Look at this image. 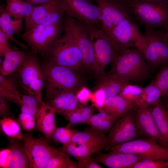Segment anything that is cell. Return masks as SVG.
<instances>
[{
    "mask_svg": "<svg viewBox=\"0 0 168 168\" xmlns=\"http://www.w3.org/2000/svg\"><path fill=\"white\" fill-rule=\"evenodd\" d=\"M112 64L109 75L126 83H142L150 76L143 54L136 48H130L119 54Z\"/></svg>",
    "mask_w": 168,
    "mask_h": 168,
    "instance_id": "6da1fadb",
    "label": "cell"
},
{
    "mask_svg": "<svg viewBox=\"0 0 168 168\" xmlns=\"http://www.w3.org/2000/svg\"><path fill=\"white\" fill-rule=\"evenodd\" d=\"M134 18L130 15L122 19L106 35L114 47L121 54L131 48L143 54L147 47L146 41L140 32Z\"/></svg>",
    "mask_w": 168,
    "mask_h": 168,
    "instance_id": "7a4b0ae2",
    "label": "cell"
},
{
    "mask_svg": "<svg viewBox=\"0 0 168 168\" xmlns=\"http://www.w3.org/2000/svg\"><path fill=\"white\" fill-rule=\"evenodd\" d=\"M42 70L46 96L61 90L77 92L82 86V80L78 72L69 68L46 60Z\"/></svg>",
    "mask_w": 168,
    "mask_h": 168,
    "instance_id": "3957f363",
    "label": "cell"
},
{
    "mask_svg": "<svg viewBox=\"0 0 168 168\" xmlns=\"http://www.w3.org/2000/svg\"><path fill=\"white\" fill-rule=\"evenodd\" d=\"M168 2L135 0L126 3L133 16L144 28L168 27Z\"/></svg>",
    "mask_w": 168,
    "mask_h": 168,
    "instance_id": "277c9868",
    "label": "cell"
},
{
    "mask_svg": "<svg viewBox=\"0 0 168 168\" xmlns=\"http://www.w3.org/2000/svg\"><path fill=\"white\" fill-rule=\"evenodd\" d=\"M44 57L46 60L78 72H82L85 68L79 49L64 27L61 35Z\"/></svg>",
    "mask_w": 168,
    "mask_h": 168,
    "instance_id": "5b68a950",
    "label": "cell"
},
{
    "mask_svg": "<svg viewBox=\"0 0 168 168\" xmlns=\"http://www.w3.org/2000/svg\"><path fill=\"white\" fill-rule=\"evenodd\" d=\"M63 24L79 49L85 68L99 75L94 48L84 23L64 14Z\"/></svg>",
    "mask_w": 168,
    "mask_h": 168,
    "instance_id": "8992f818",
    "label": "cell"
},
{
    "mask_svg": "<svg viewBox=\"0 0 168 168\" xmlns=\"http://www.w3.org/2000/svg\"><path fill=\"white\" fill-rule=\"evenodd\" d=\"M63 30V22L38 25L27 30L21 37L30 48L32 52L44 56L61 36Z\"/></svg>",
    "mask_w": 168,
    "mask_h": 168,
    "instance_id": "52a82bcc",
    "label": "cell"
},
{
    "mask_svg": "<svg viewBox=\"0 0 168 168\" xmlns=\"http://www.w3.org/2000/svg\"><path fill=\"white\" fill-rule=\"evenodd\" d=\"M147 47L143 56L148 68L168 65V39L165 32L144 28Z\"/></svg>",
    "mask_w": 168,
    "mask_h": 168,
    "instance_id": "ba28073f",
    "label": "cell"
},
{
    "mask_svg": "<svg viewBox=\"0 0 168 168\" xmlns=\"http://www.w3.org/2000/svg\"><path fill=\"white\" fill-rule=\"evenodd\" d=\"M109 152H122L139 155L145 158L168 161V148L151 138L135 139L104 149Z\"/></svg>",
    "mask_w": 168,
    "mask_h": 168,
    "instance_id": "9c48e42d",
    "label": "cell"
},
{
    "mask_svg": "<svg viewBox=\"0 0 168 168\" xmlns=\"http://www.w3.org/2000/svg\"><path fill=\"white\" fill-rule=\"evenodd\" d=\"M92 43L101 77L105 68L112 64L119 54L104 32L95 25L85 23Z\"/></svg>",
    "mask_w": 168,
    "mask_h": 168,
    "instance_id": "30bf717a",
    "label": "cell"
},
{
    "mask_svg": "<svg viewBox=\"0 0 168 168\" xmlns=\"http://www.w3.org/2000/svg\"><path fill=\"white\" fill-rule=\"evenodd\" d=\"M22 139L30 168H46L50 159L62 151L49 145L47 140L42 138L27 135L23 136Z\"/></svg>",
    "mask_w": 168,
    "mask_h": 168,
    "instance_id": "8fae6325",
    "label": "cell"
},
{
    "mask_svg": "<svg viewBox=\"0 0 168 168\" xmlns=\"http://www.w3.org/2000/svg\"><path fill=\"white\" fill-rule=\"evenodd\" d=\"M67 16L100 29V12L94 0H59Z\"/></svg>",
    "mask_w": 168,
    "mask_h": 168,
    "instance_id": "7c38bea8",
    "label": "cell"
},
{
    "mask_svg": "<svg viewBox=\"0 0 168 168\" xmlns=\"http://www.w3.org/2000/svg\"><path fill=\"white\" fill-rule=\"evenodd\" d=\"M100 12V29L107 35L123 19L131 14L122 0H94Z\"/></svg>",
    "mask_w": 168,
    "mask_h": 168,
    "instance_id": "4fadbf2b",
    "label": "cell"
},
{
    "mask_svg": "<svg viewBox=\"0 0 168 168\" xmlns=\"http://www.w3.org/2000/svg\"><path fill=\"white\" fill-rule=\"evenodd\" d=\"M64 12L59 0L49 1L33 7L31 14L25 21L27 30L40 25L62 23Z\"/></svg>",
    "mask_w": 168,
    "mask_h": 168,
    "instance_id": "5bb4252c",
    "label": "cell"
},
{
    "mask_svg": "<svg viewBox=\"0 0 168 168\" xmlns=\"http://www.w3.org/2000/svg\"><path fill=\"white\" fill-rule=\"evenodd\" d=\"M132 109L119 117L111 127L107 136L108 145L106 147L136 139L140 133Z\"/></svg>",
    "mask_w": 168,
    "mask_h": 168,
    "instance_id": "9a60e30c",
    "label": "cell"
},
{
    "mask_svg": "<svg viewBox=\"0 0 168 168\" xmlns=\"http://www.w3.org/2000/svg\"><path fill=\"white\" fill-rule=\"evenodd\" d=\"M76 91L61 90L47 97L46 103L55 111V113L63 116L68 120L79 106Z\"/></svg>",
    "mask_w": 168,
    "mask_h": 168,
    "instance_id": "2e32d148",
    "label": "cell"
},
{
    "mask_svg": "<svg viewBox=\"0 0 168 168\" xmlns=\"http://www.w3.org/2000/svg\"><path fill=\"white\" fill-rule=\"evenodd\" d=\"M135 114V120L140 133L167 148L156 125L149 107L138 108Z\"/></svg>",
    "mask_w": 168,
    "mask_h": 168,
    "instance_id": "e0dca14e",
    "label": "cell"
},
{
    "mask_svg": "<svg viewBox=\"0 0 168 168\" xmlns=\"http://www.w3.org/2000/svg\"><path fill=\"white\" fill-rule=\"evenodd\" d=\"M97 161L110 168H132L138 161L145 158L142 156L129 153L109 152L96 153Z\"/></svg>",
    "mask_w": 168,
    "mask_h": 168,
    "instance_id": "ac0fdd59",
    "label": "cell"
},
{
    "mask_svg": "<svg viewBox=\"0 0 168 168\" xmlns=\"http://www.w3.org/2000/svg\"><path fill=\"white\" fill-rule=\"evenodd\" d=\"M17 72L20 84L26 93L31 83L39 79L44 78L38 59L32 52L28 53L26 62Z\"/></svg>",
    "mask_w": 168,
    "mask_h": 168,
    "instance_id": "d6986e66",
    "label": "cell"
},
{
    "mask_svg": "<svg viewBox=\"0 0 168 168\" xmlns=\"http://www.w3.org/2000/svg\"><path fill=\"white\" fill-rule=\"evenodd\" d=\"M71 142L96 148L100 150L105 148L108 145L105 134L91 127L83 131L77 130Z\"/></svg>",
    "mask_w": 168,
    "mask_h": 168,
    "instance_id": "ffe728a7",
    "label": "cell"
},
{
    "mask_svg": "<svg viewBox=\"0 0 168 168\" xmlns=\"http://www.w3.org/2000/svg\"><path fill=\"white\" fill-rule=\"evenodd\" d=\"M54 110L44 103L40 105V110L36 116L35 128L42 133L48 140L56 127Z\"/></svg>",
    "mask_w": 168,
    "mask_h": 168,
    "instance_id": "44dd1931",
    "label": "cell"
},
{
    "mask_svg": "<svg viewBox=\"0 0 168 168\" xmlns=\"http://www.w3.org/2000/svg\"><path fill=\"white\" fill-rule=\"evenodd\" d=\"M100 78V82L92 95L94 98L101 101L118 95L126 84L110 75Z\"/></svg>",
    "mask_w": 168,
    "mask_h": 168,
    "instance_id": "7402d4cb",
    "label": "cell"
},
{
    "mask_svg": "<svg viewBox=\"0 0 168 168\" xmlns=\"http://www.w3.org/2000/svg\"><path fill=\"white\" fill-rule=\"evenodd\" d=\"M28 54L23 50L10 49L5 54L0 64V74L7 76L17 72L25 63Z\"/></svg>",
    "mask_w": 168,
    "mask_h": 168,
    "instance_id": "603a6c76",
    "label": "cell"
},
{
    "mask_svg": "<svg viewBox=\"0 0 168 168\" xmlns=\"http://www.w3.org/2000/svg\"><path fill=\"white\" fill-rule=\"evenodd\" d=\"M157 128L168 148V113L160 98L149 106Z\"/></svg>",
    "mask_w": 168,
    "mask_h": 168,
    "instance_id": "cb8c5ba5",
    "label": "cell"
},
{
    "mask_svg": "<svg viewBox=\"0 0 168 168\" xmlns=\"http://www.w3.org/2000/svg\"><path fill=\"white\" fill-rule=\"evenodd\" d=\"M133 107V103L127 100L118 94L106 99L103 106L99 111L120 117Z\"/></svg>",
    "mask_w": 168,
    "mask_h": 168,
    "instance_id": "d4e9b609",
    "label": "cell"
},
{
    "mask_svg": "<svg viewBox=\"0 0 168 168\" xmlns=\"http://www.w3.org/2000/svg\"><path fill=\"white\" fill-rule=\"evenodd\" d=\"M8 168H30L29 161L24 146L17 140L11 139Z\"/></svg>",
    "mask_w": 168,
    "mask_h": 168,
    "instance_id": "484cf974",
    "label": "cell"
},
{
    "mask_svg": "<svg viewBox=\"0 0 168 168\" xmlns=\"http://www.w3.org/2000/svg\"><path fill=\"white\" fill-rule=\"evenodd\" d=\"M6 7L4 10L15 19H23L25 21L30 17L34 6L23 0H6Z\"/></svg>",
    "mask_w": 168,
    "mask_h": 168,
    "instance_id": "4316f807",
    "label": "cell"
},
{
    "mask_svg": "<svg viewBox=\"0 0 168 168\" xmlns=\"http://www.w3.org/2000/svg\"><path fill=\"white\" fill-rule=\"evenodd\" d=\"M59 149L75 158L79 162L89 159L93 154L100 151L96 148L71 142L63 145Z\"/></svg>",
    "mask_w": 168,
    "mask_h": 168,
    "instance_id": "83f0119b",
    "label": "cell"
},
{
    "mask_svg": "<svg viewBox=\"0 0 168 168\" xmlns=\"http://www.w3.org/2000/svg\"><path fill=\"white\" fill-rule=\"evenodd\" d=\"M161 96L160 91L152 82L143 89L139 98L134 103V107L137 109L148 107L159 100Z\"/></svg>",
    "mask_w": 168,
    "mask_h": 168,
    "instance_id": "f1b7e54d",
    "label": "cell"
},
{
    "mask_svg": "<svg viewBox=\"0 0 168 168\" xmlns=\"http://www.w3.org/2000/svg\"><path fill=\"white\" fill-rule=\"evenodd\" d=\"M93 107L86 104L80 103L79 106L71 115L67 127H70L83 124H86L93 114Z\"/></svg>",
    "mask_w": 168,
    "mask_h": 168,
    "instance_id": "f546056e",
    "label": "cell"
},
{
    "mask_svg": "<svg viewBox=\"0 0 168 168\" xmlns=\"http://www.w3.org/2000/svg\"><path fill=\"white\" fill-rule=\"evenodd\" d=\"M11 16L4 10L0 17V29L8 36L19 33L22 28L23 19L12 20Z\"/></svg>",
    "mask_w": 168,
    "mask_h": 168,
    "instance_id": "4dcf8cb0",
    "label": "cell"
},
{
    "mask_svg": "<svg viewBox=\"0 0 168 168\" xmlns=\"http://www.w3.org/2000/svg\"><path fill=\"white\" fill-rule=\"evenodd\" d=\"M1 128L3 132L11 139L22 140L23 135L21 132L20 126L15 120L9 117H5L0 120Z\"/></svg>",
    "mask_w": 168,
    "mask_h": 168,
    "instance_id": "1f68e13d",
    "label": "cell"
},
{
    "mask_svg": "<svg viewBox=\"0 0 168 168\" xmlns=\"http://www.w3.org/2000/svg\"><path fill=\"white\" fill-rule=\"evenodd\" d=\"M68 155L62 151L50 159L46 168H80L79 162L73 161Z\"/></svg>",
    "mask_w": 168,
    "mask_h": 168,
    "instance_id": "d6a6232c",
    "label": "cell"
},
{
    "mask_svg": "<svg viewBox=\"0 0 168 168\" xmlns=\"http://www.w3.org/2000/svg\"><path fill=\"white\" fill-rule=\"evenodd\" d=\"M77 130L69 127H56L51 135L50 140L57 143L65 145L71 142V138Z\"/></svg>",
    "mask_w": 168,
    "mask_h": 168,
    "instance_id": "836d02e7",
    "label": "cell"
},
{
    "mask_svg": "<svg viewBox=\"0 0 168 168\" xmlns=\"http://www.w3.org/2000/svg\"><path fill=\"white\" fill-rule=\"evenodd\" d=\"M152 82L160 91L161 98L168 96V65L161 68Z\"/></svg>",
    "mask_w": 168,
    "mask_h": 168,
    "instance_id": "e575fe53",
    "label": "cell"
},
{
    "mask_svg": "<svg viewBox=\"0 0 168 168\" xmlns=\"http://www.w3.org/2000/svg\"><path fill=\"white\" fill-rule=\"evenodd\" d=\"M143 89L138 85L127 83L118 94L127 100L134 103L139 98Z\"/></svg>",
    "mask_w": 168,
    "mask_h": 168,
    "instance_id": "d590c367",
    "label": "cell"
},
{
    "mask_svg": "<svg viewBox=\"0 0 168 168\" xmlns=\"http://www.w3.org/2000/svg\"><path fill=\"white\" fill-rule=\"evenodd\" d=\"M132 168H168V161L144 158L136 162Z\"/></svg>",
    "mask_w": 168,
    "mask_h": 168,
    "instance_id": "8d00e7d4",
    "label": "cell"
},
{
    "mask_svg": "<svg viewBox=\"0 0 168 168\" xmlns=\"http://www.w3.org/2000/svg\"><path fill=\"white\" fill-rule=\"evenodd\" d=\"M0 89L11 94L20 95L16 82L12 78L0 75Z\"/></svg>",
    "mask_w": 168,
    "mask_h": 168,
    "instance_id": "74e56055",
    "label": "cell"
},
{
    "mask_svg": "<svg viewBox=\"0 0 168 168\" xmlns=\"http://www.w3.org/2000/svg\"><path fill=\"white\" fill-rule=\"evenodd\" d=\"M36 119L35 115L21 112L18 115V121L23 129L29 132L35 127Z\"/></svg>",
    "mask_w": 168,
    "mask_h": 168,
    "instance_id": "f35d334b",
    "label": "cell"
},
{
    "mask_svg": "<svg viewBox=\"0 0 168 168\" xmlns=\"http://www.w3.org/2000/svg\"><path fill=\"white\" fill-rule=\"evenodd\" d=\"M20 97L24 103L38 111L40 108V105L37 99L34 96L26 94H21Z\"/></svg>",
    "mask_w": 168,
    "mask_h": 168,
    "instance_id": "ab89813d",
    "label": "cell"
},
{
    "mask_svg": "<svg viewBox=\"0 0 168 168\" xmlns=\"http://www.w3.org/2000/svg\"><path fill=\"white\" fill-rule=\"evenodd\" d=\"M92 93L85 87H81L77 92L76 96L79 102L86 104L90 100Z\"/></svg>",
    "mask_w": 168,
    "mask_h": 168,
    "instance_id": "60d3db41",
    "label": "cell"
},
{
    "mask_svg": "<svg viewBox=\"0 0 168 168\" xmlns=\"http://www.w3.org/2000/svg\"><path fill=\"white\" fill-rule=\"evenodd\" d=\"M8 39L7 35L0 29V56L1 57H4L10 49L7 43Z\"/></svg>",
    "mask_w": 168,
    "mask_h": 168,
    "instance_id": "b9f144b4",
    "label": "cell"
},
{
    "mask_svg": "<svg viewBox=\"0 0 168 168\" xmlns=\"http://www.w3.org/2000/svg\"><path fill=\"white\" fill-rule=\"evenodd\" d=\"M10 148L4 149L0 152V167L8 168L9 161Z\"/></svg>",
    "mask_w": 168,
    "mask_h": 168,
    "instance_id": "7bdbcfd3",
    "label": "cell"
},
{
    "mask_svg": "<svg viewBox=\"0 0 168 168\" xmlns=\"http://www.w3.org/2000/svg\"><path fill=\"white\" fill-rule=\"evenodd\" d=\"M79 163L80 168H102V167L97 163V161L95 159H94L91 157L84 161L79 162Z\"/></svg>",
    "mask_w": 168,
    "mask_h": 168,
    "instance_id": "ee69618b",
    "label": "cell"
},
{
    "mask_svg": "<svg viewBox=\"0 0 168 168\" xmlns=\"http://www.w3.org/2000/svg\"><path fill=\"white\" fill-rule=\"evenodd\" d=\"M10 114L9 107L6 100L0 97V114L3 117H8Z\"/></svg>",
    "mask_w": 168,
    "mask_h": 168,
    "instance_id": "f6af8a7d",
    "label": "cell"
},
{
    "mask_svg": "<svg viewBox=\"0 0 168 168\" xmlns=\"http://www.w3.org/2000/svg\"><path fill=\"white\" fill-rule=\"evenodd\" d=\"M50 0H26V1L32 5L42 4L49 1Z\"/></svg>",
    "mask_w": 168,
    "mask_h": 168,
    "instance_id": "bcb514c9",
    "label": "cell"
},
{
    "mask_svg": "<svg viewBox=\"0 0 168 168\" xmlns=\"http://www.w3.org/2000/svg\"><path fill=\"white\" fill-rule=\"evenodd\" d=\"M161 99L163 100L165 106L168 113V96Z\"/></svg>",
    "mask_w": 168,
    "mask_h": 168,
    "instance_id": "7dc6e473",
    "label": "cell"
},
{
    "mask_svg": "<svg viewBox=\"0 0 168 168\" xmlns=\"http://www.w3.org/2000/svg\"><path fill=\"white\" fill-rule=\"evenodd\" d=\"M153 2H168V0H147Z\"/></svg>",
    "mask_w": 168,
    "mask_h": 168,
    "instance_id": "c3c4849f",
    "label": "cell"
},
{
    "mask_svg": "<svg viewBox=\"0 0 168 168\" xmlns=\"http://www.w3.org/2000/svg\"><path fill=\"white\" fill-rule=\"evenodd\" d=\"M126 3H127L135 0H122Z\"/></svg>",
    "mask_w": 168,
    "mask_h": 168,
    "instance_id": "681fc988",
    "label": "cell"
},
{
    "mask_svg": "<svg viewBox=\"0 0 168 168\" xmlns=\"http://www.w3.org/2000/svg\"><path fill=\"white\" fill-rule=\"evenodd\" d=\"M165 30H166L165 32L166 33V35L168 39V27L167 28H166Z\"/></svg>",
    "mask_w": 168,
    "mask_h": 168,
    "instance_id": "f907efd6",
    "label": "cell"
}]
</instances>
